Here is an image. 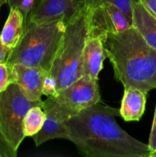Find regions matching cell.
I'll list each match as a JSON object with an SVG mask.
<instances>
[{
    "label": "cell",
    "mask_w": 156,
    "mask_h": 157,
    "mask_svg": "<svg viewBox=\"0 0 156 157\" xmlns=\"http://www.w3.org/2000/svg\"><path fill=\"white\" fill-rule=\"evenodd\" d=\"M35 1V0H21L18 8H19L20 11L22 12L23 16H24V21L27 19L28 15L33 9L34 6H35L34 4Z\"/></svg>",
    "instance_id": "21"
},
{
    "label": "cell",
    "mask_w": 156,
    "mask_h": 157,
    "mask_svg": "<svg viewBox=\"0 0 156 157\" xmlns=\"http://www.w3.org/2000/svg\"><path fill=\"white\" fill-rule=\"evenodd\" d=\"M8 2V0H0V9H1L2 6H3L4 4Z\"/></svg>",
    "instance_id": "25"
},
{
    "label": "cell",
    "mask_w": 156,
    "mask_h": 157,
    "mask_svg": "<svg viewBox=\"0 0 156 157\" xmlns=\"http://www.w3.org/2000/svg\"><path fill=\"white\" fill-rule=\"evenodd\" d=\"M119 109L100 103L87 107L65 122L68 140L88 157H149L145 144L128 135L116 123Z\"/></svg>",
    "instance_id": "1"
},
{
    "label": "cell",
    "mask_w": 156,
    "mask_h": 157,
    "mask_svg": "<svg viewBox=\"0 0 156 157\" xmlns=\"http://www.w3.org/2000/svg\"><path fill=\"white\" fill-rule=\"evenodd\" d=\"M148 147L151 153L156 151V105L155 110H154V120H153L152 127H151V133L149 136V140H148Z\"/></svg>",
    "instance_id": "20"
},
{
    "label": "cell",
    "mask_w": 156,
    "mask_h": 157,
    "mask_svg": "<svg viewBox=\"0 0 156 157\" xmlns=\"http://www.w3.org/2000/svg\"><path fill=\"white\" fill-rule=\"evenodd\" d=\"M139 0H83L84 7L87 10L92 11L105 3H113L117 6L128 18L132 25V6Z\"/></svg>",
    "instance_id": "16"
},
{
    "label": "cell",
    "mask_w": 156,
    "mask_h": 157,
    "mask_svg": "<svg viewBox=\"0 0 156 157\" xmlns=\"http://www.w3.org/2000/svg\"><path fill=\"white\" fill-rule=\"evenodd\" d=\"M21 0H8V4H9V7H19L20 3H21Z\"/></svg>",
    "instance_id": "24"
},
{
    "label": "cell",
    "mask_w": 156,
    "mask_h": 157,
    "mask_svg": "<svg viewBox=\"0 0 156 157\" xmlns=\"http://www.w3.org/2000/svg\"><path fill=\"white\" fill-rule=\"evenodd\" d=\"M90 12L89 35H103L122 32L132 25L125 14L113 3H105Z\"/></svg>",
    "instance_id": "8"
},
{
    "label": "cell",
    "mask_w": 156,
    "mask_h": 157,
    "mask_svg": "<svg viewBox=\"0 0 156 157\" xmlns=\"http://www.w3.org/2000/svg\"><path fill=\"white\" fill-rule=\"evenodd\" d=\"M11 49L6 47L2 41L1 38H0V64L2 63H6L7 57L9 55V52H10Z\"/></svg>",
    "instance_id": "23"
},
{
    "label": "cell",
    "mask_w": 156,
    "mask_h": 157,
    "mask_svg": "<svg viewBox=\"0 0 156 157\" xmlns=\"http://www.w3.org/2000/svg\"><path fill=\"white\" fill-rule=\"evenodd\" d=\"M149 157H156V151L151 153L149 155Z\"/></svg>",
    "instance_id": "26"
},
{
    "label": "cell",
    "mask_w": 156,
    "mask_h": 157,
    "mask_svg": "<svg viewBox=\"0 0 156 157\" xmlns=\"http://www.w3.org/2000/svg\"><path fill=\"white\" fill-rule=\"evenodd\" d=\"M89 25L90 12L85 8L67 24L48 74L56 80L58 92L83 76V57Z\"/></svg>",
    "instance_id": "4"
},
{
    "label": "cell",
    "mask_w": 156,
    "mask_h": 157,
    "mask_svg": "<svg viewBox=\"0 0 156 157\" xmlns=\"http://www.w3.org/2000/svg\"><path fill=\"white\" fill-rule=\"evenodd\" d=\"M35 106L42 107L41 99L31 101L15 84H10L4 91L0 92V130L16 154L25 138L23 133L24 116Z\"/></svg>",
    "instance_id": "5"
},
{
    "label": "cell",
    "mask_w": 156,
    "mask_h": 157,
    "mask_svg": "<svg viewBox=\"0 0 156 157\" xmlns=\"http://www.w3.org/2000/svg\"><path fill=\"white\" fill-rule=\"evenodd\" d=\"M0 157H2V156H1V154H0Z\"/></svg>",
    "instance_id": "27"
},
{
    "label": "cell",
    "mask_w": 156,
    "mask_h": 157,
    "mask_svg": "<svg viewBox=\"0 0 156 157\" xmlns=\"http://www.w3.org/2000/svg\"><path fill=\"white\" fill-rule=\"evenodd\" d=\"M42 94L47 97H57L58 95L56 80L49 75L44 79L42 87Z\"/></svg>",
    "instance_id": "17"
},
{
    "label": "cell",
    "mask_w": 156,
    "mask_h": 157,
    "mask_svg": "<svg viewBox=\"0 0 156 157\" xmlns=\"http://www.w3.org/2000/svg\"><path fill=\"white\" fill-rule=\"evenodd\" d=\"M9 71L11 84H17L26 98L31 101L41 99L44 79L49 74L47 71L21 64H13Z\"/></svg>",
    "instance_id": "9"
},
{
    "label": "cell",
    "mask_w": 156,
    "mask_h": 157,
    "mask_svg": "<svg viewBox=\"0 0 156 157\" xmlns=\"http://www.w3.org/2000/svg\"><path fill=\"white\" fill-rule=\"evenodd\" d=\"M0 154L2 157H16L17 154L12 150L5 140L0 130Z\"/></svg>",
    "instance_id": "19"
},
{
    "label": "cell",
    "mask_w": 156,
    "mask_h": 157,
    "mask_svg": "<svg viewBox=\"0 0 156 157\" xmlns=\"http://www.w3.org/2000/svg\"><path fill=\"white\" fill-rule=\"evenodd\" d=\"M100 102L97 79L87 76L80 78L60 90L57 97H47L43 107L53 110L64 122L87 107Z\"/></svg>",
    "instance_id": "6"
},
{
    "label": "cell",
    "mask_w": 156,
    "mask_h": 157,
    "mask_svg": "<svg viewBox=\"0 0 156 157\" xmlns=\"http://www.w3.org/2000/svg\"><path fill=\"white\" fill-rule=\"evenodd\" d=\"M106 58L100 35H89L86 40L83 57V76L98 80V75L103 67Z\"/></svg>",
    "instance_id": "10"
},
{
    "label": "cell",
    "mask_w": 156,
    "mask_h": 157,
    "mask_svg": "<svg viewBox=\"0 0 156 157\" xmlns=\"http://www.w3.org/2000/svg\"><path fill=\"white\" fill-rule=\"evenodd\" d=\"M24 31V16L19 8H10V12L2 31L0 32V38L3 44L10 48L16 46Z\"/></svg>",
    "instance_id": "14"
},
{
    "label": "cell",
    "mask_w": 156,
    "mask_h": 157,
    "mask_svg": "<svg viewBox=\"0 0 156 157\" xmlns=\"http://www.w3.org/2000/svg\"><path fill=\"white\" fill-rule=\"evenodd\" d=\"M46 113L39 106L32 107L25 114L23 121V133L24 137L33 136L41 130L44 125Z\"/></svg>",
    "instance_id": "15"
},
{
    "label": "cell",
    "mask_w": 156,
    "mask_h": 157,
    "mask_svg": "<svg viewBox=\"0 0 156 157\" xmlns=\"http://www.w3.org/2000/svg\"><path fill=\"white\" fill-rule=\"evenodd\" d=\"M132 26L137 29L145 41L156 50V18L140 2L132 6Z\"/></svg>",
    "instance_id": "13"
},
{
    "label": "cell",
    "mask_w": 156,
    "mask_h": 157,
    "mask_svg": "<svg viewBox=\"0 0 156 157\" xmlns=\"http://www.w3.org/2000/svg\"><path fill=\"white\" fill-rule=\"evenodd\" d=\"M10 84L9 67L6 63H2L0 64V92L4 91Z\"/></svg>",
    "instance_id": "18"
},
{
    "label": "cell",
    "mask_w": 156,
    "mask_h": 157,
    "mask_svg": "<svg viewBox=\"0 0 156 157\" xmlns=\"http://www.w3.org/2000/svg\"><path fill=\"white\" fill-rule=\"evenodd\" d=\"M67 23L64 21L35 23L24 21V31L19 41L9 52L6 64L41 67L50 72Z\"/></svg>",
    "instance_id": "3"
},
{
    "label": "cell",
    "mask_w": 156,
    "mask_h": 157,
    "mask_svg": "<svg viewBox=\"0 0 156 157\" xmlns=\"http://www.w3.org/2000/svg\"><path fill=\"white\" fill-rule=\"evenodd\" d=\"M42 108L46 113L44 125L38 133L32 136L36 147H39L50 140H68L65 122L50 108L46 107Z\"/></svg>",
    "instance_id": "12"
},
{
    "label": "cell",
    "mask_w": 156,
    "mask_h": 157,
    "mask_svg": "<svg viewBox=\"0 0 156 157\" xmlns=\"http://www.w3.org/2000/svg\"><path fill=\"white\" fill-rule=\"evenodd\" d=\"M148 92L138 88L128 87L124 90L119 109L120 117L126 122L139 121L145 110Z\"/></svg>",
    "instance_id": "11"
},
{
    "label": "cell",
    "mask_w": 156,
    "mask_h": 157,
    "mask_svg": "<svg viewBox=\"0 0 156 157\" xmlns=\"http://www.w3.org/2000/svg\"><path fill=\"white\" fill-rule=\"evenodd\" d=\"M84 8L83 0H38L24 21L44 23L61 20L67 24Z\"/></svg>",
    "instance_id": "7"
},
{
    "label": "cell",
    "mask_w": 156,
    "mask_h": 157,
    "mask_svg": "<svg viewBox=\"0 0 156 157\" xmlns=\"http://www.w3.org/2000/svg\"><path fill=\"white\" fill-rule=\"evenodd\" d=\"M114 77L124 88L156 89V50L132 25L122 32L101 35Z\"/></svg>",
    "instance_id": "2"
},
{
    "label": "cell",
    "mask_w": 156,
    "mask_h": 157,
    "mask_svg": "<svg viewBox=\"0 0 156 157\" xmlns=\"http://www.w3.org/2000/svg\"><path fill=\"white\" fill-rule=\"evenodd\" d=\"M145 9L156 18V0H139Z\"/></svg>",
    "instance_id": "22"
}]
</instances>
